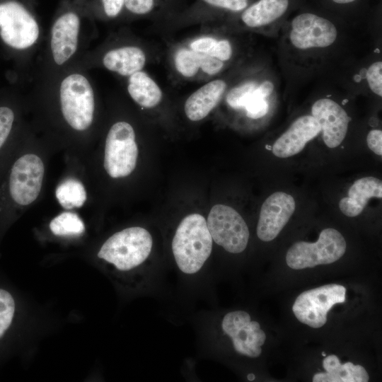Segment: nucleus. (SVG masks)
Here are the masks:
<instances>
[{
    "label": "nucleus",
    "mask_w": 382,
    "mask_h": 382,
    "mask_svg": "<svg viewBox=\"0 0 382 382\" xmlns=\"http://www.w3.org/2000/svg\"><path fill=\"white\" fill-rule=\"evenodd\" d=\"M183 43L190 50L204 53L224 62L231 59L233 55V47L228 40L209 34L197 35Z\"/></svg>",
    "instance_id": "5701e85b"
},
{
    "label": "nucleus",
    "mask_w": 382,
    "mask_h": 382,
    "mask_svg": "<svg viewBox=\"0 0 382 382\" xmlns=\"http://www.w3.org/2000/svg\"><path fill=\"white\" fill-rule=\"evenodd\" d=\"M139 150L133 127L119 121L110 128L105 139L103 167L112 178H122L135 169Z\"/></svg>",
    "instance_id": "39448f33"
},
{
    "label": "nucleus",
    "mask_w": 382,
    "mask_h": 382,
    "mask_svg": "<svg viewBox=\"0 0 382 382\" xmlns=\"http://www.w3.org/2000/svg\"><path fill=\"white\" fill-rule=\"evenodd\" d=\"M80 26L79 13L71 8L61 13L54 22L50 47L53 60L57 65H62L75 54Z\"/></svg>",
    "instance_id": "4468645a"
},
{
    "label": "nucleus",
    "mask_w": 382,
    "mask_h": 382,
    "mask_svg": "<svg viewBox=\"0 0 382 382\" xmlns=\"http://www.w3.org/2000/svg\"><path fill=\"white\" fill-rule=\"evenodd\" d=\"M368 147L376 154L382 156V131L379 129L371 130L366 137Z\"/></svg>",
    "instance_id": "2f4dec72"
},
{
    "label": "nucleus",
    "mask_w": 382,
    "mask_h": 382,
    "mask_svg": "<svg viewBox=\"0 0 382 382\" xmlns=\"http://www.w3.org/2000/svg\"><path fill=\"white\" fill-rule=\"evenodd\" d=\"M59 102L62 117L72 129L81 132L90 128L94 119L95 97L86 76L73 73L64 78Z\"/></svg>",
    "instance_id": "7ed1b4c3"
},
{
    "label": "nucleus",
    "mask_w": 382,
    "mask_h": 382,
    "mask_svg": "<svg viewBox=\"0 0 382 382\" xmlns=\"http://www.w3.org/2000/svg\"><path fill=\"white\" fill-rule=\"evenodd\" d=\"M15 311L14 300L6 290L0 289V338L10 326Z\"/></svg>",
    "instance_id": "bb28decb"
},
{
    "label": "nucleus",
    "mask_w": 382,
    "mask_h": 382,
    "mask_svg": "<svg viewBox=\"0 0 382 382\" xmlns=\"http://www.w3.org/2000/svg\"><path fill=\"white\" fill-rule=\"evenodd\" d=\"M337 35V29L329 20L305 13L293 19L289 36L294 47L307 50L328 47L334 43Z\"/></svg>",
    "instance_id": "9b49d317"
},
{
    "label": "nucleus",
    "mask_w": 382,
    "mask_h": 382,
    "mask_svg": "<svg viewBox=\"0 0 382 382\" xmlns=\"http://www.w3.org/2000/svg\"><path fill=\"white\" fill-rule=\"evenodd\" d=\"M324 373L316 374L313 382H367L369 376L365 369L352 362L342 364L336 355L331 354L323 361Z\"/></svg>",
    "instance_id": "aec40b11"
},
{
    "label": "nucleus",
    "mask_w": 382,
    "mask_h": 382,
    "mask_svg": "<svg viewBox=\"0 0 382 382\" xmlns=\"http://www.w3.org/2000/svg\"><path fill=\"white\" fill-rule=\"evenodd\" d=\"M105 15L110 18L117 17L125 9V0H99Z\"/></svg>",
    "instance_id": "7c9ffc66"
},
{
    "label": "nucleus",
    "mask_w": 382,
    "mask_h": 382,
    "mask_svg": "<svg viewBox=\"0 0 382 382\" xmlns=\"http://www.w3.org/2000/svg\"><path fill=\"white\" fill-rule=\"evenodd\" d=\"M45 168L43 160L35 153H25L15 160L6 185V194L12 205L25 207L38 198L43 185Z\"/></svg>",
    "instance_id": "20e7f679"
},
{
    "label": "nucleus",
    "mask_w": 382,
    "mask_h": 382,
    "mask_svg": "<svg viewBox=\"0 0 382 382\" xmlns=\"http://www.w3.org/2000/svg\"><path fill=\"white\" fill-rule=\"evenodd\" d=\"M311 113L320 125L325 145L329 148L340 146L345 138L350 120L346 111L334 100L321 98L313 103Z\"/></svg>",
    "instance_id": "2eb2a0df"
},
{
    "label": "nucleus",
    "mask_w": 382,
    "mask_h": 382,
    "mask_svg": "<svg viewBox=\"0 0 382 382\" xmlns=\"http://www.w3.org/2000/svg\"><path fill=\"white\" fill-rule=\"evenodd\" d=\"M382 197V182L374 177L357 180L348 190V196L339 202L340 211L345 216L354 217L364 210L369 199Z\"/></svg>",
    "instance_id": "a211bd4d"
},
{
    "label": "nucleus",
    "mask_w": 382,
    "mask_h": 382,
    "mask_svg": "<svg viewBox=\"0 0 382 382\" xmlns=\"http://www.w3.org/2000/svg\"><path fill=\"white\" fill-rule=\"evenodd\" d=\"M127 91L132 99L144 108H155L163 98L161 87L150 75L142 70L128 77Z\"/></svg>",
    "instance_id": "412c9836"
},
{
    "label": "nucleus",
    "mask_w": 382,
    "mask_h": 382,
    "mask_svg": "<svg viewBox=\"0 0 382 382\" xmlns=\"http://www.w3.org/2000/svg\"><path fill=\"white\" fill-rule=\"evenodd\" d=\"M346 242L336 229H323L315 243L299 241L294 243L286 255L287 265L294 270L314 267L338 260L345 253Z\"/></svg>",
    "instance_id": "0eeeda50"
},
{
    "label": "nucleus",
    "mask_w": 382,
    "mask_h": 382,
    "mask_svg": "<svg viewBox=\"0 0 382 382\" xmlns=\"http://www.w3.org/2000/svg\"><path fill=\"white\" fill-rule=\"evenodd\" d=\"M322 355H323V356H324V357H325V356H326V354H325V352H322Z\"/></svg>",
    "instance_id": "f704fd0d"
},
{
    "label": "nucleus",
    "mask_w": 382,
    "mask_h": 382,
    "mask_svg": "<svg viewBox=\"0 0 382 382\" xmlns=\"http://www.w3.org/2000/svg\"><path fill=\"white\" fill-rule=\"evenodd\" d=\"M296 207L294 197L275 192L263 202L257 226V237L268 242L274 239L289 221Z\"/></svg>",
    "instance_id": "f8f14e48"
},
{
    "label": "nucleus",
    "mask_w": 382,
    "mask_h": 382,
    "mask_svg": "<svg viewBox=\"0 0 382 382\" xmlns=\"http://www.w3.org/2000/svg\"><path fill=\"white\" fill-rule=\"evenodd\" d=\"M224 334L231 340L234 350L248 357H257L262 353L266 335L258 322L252 320L245 311H230L224 315L221 322Z\"/></svg>",
    "instance_id": "9d476101"
},
{
    "label": "nucleus",
    "mask_w": 382,
    "mask_h": 382,
    "mask_svg": "<svg viewBox=\"0 0 382 382\" xmlns=\"http://www.w3.org/2000/svg\"><path fill=\"white\" fill-rule=\"evenodd\" d=\"M335 3H337V4H348V3H351L355 0H332Z\"/></svg>",
    "instance_id": "473e14b6"
},
{
    "label": "nucleus",
    "mask_w": 382,
    "mask_h": 382,
    "mask_svg": "<svg viewBox=\"0 0 382 382\" xmlns=\"http://www.w3.org/2000/svg\"><path fill=\"white\" fill-rule=\"evenodd\" d=\"M255 378V375L253 374H249L248 375V379L250 380V381L254 380Z\"/></svg>",
    "instance_id": "72a5a7b5"
},
{
    "label": "nucleus",
    "mask_w": 382,
    "mask_h": 382,
    "mask_svg": "<svg viewBox=\"0 0 382 382\" xmlns=\"http://www.w3.org/2000/svg\"><path fill=\"white\" fill-rule=\"evenodd\" d=\"M50 228L56 236H78L84 232L85 225L76 214L66 212L50 221Z\"/></svg>",
    "instance_id": "393cba45"
},
{
    "label": "nucleus",
    "mask_w": 382,
    "mask_h": 382,
    "mask_svg": "<svg viewBox=\"0 0 382 382\" xmlns=\"http://www.w3.org/2000/svg\"><path fill=\"white\" fill-rule=\"evenodd\" d=\"M152 248L150 232L141 226H132L110 236L102 245L98 257L120 272H131L146 263Z\"/></svg>",
    "instance_id": "f03ea898"
},
{
    "label": "nucleus",
    "mask_w": 382,
    "mask_h": 382,
    "mask_svg": "<svg viewBox=\"0 0 382 382\" xmlns=\"http://www.w3.org/2000/svg\"><path fill=\"white\" fill-rule=\"evenodd\" d=\"M146 63L145 52L134 45L110 50L103 57V64L108 70L127 77L141 71Z\"/></svg>",
    "instance_id": "6ab92c4d"
},
{
    "label": "nucleus",
    "mask_w": 382,
    "mask_h": 382,
    "mask_svg": "<svg viewBox=\"0 0 382 382\" xmlns=\"http://www.w3.org/2000/svg\"><path fill=\"white\" fill-rule=\"evenodd\" d=\"M207 224L213 242L230 253H241L249 241L248 227L233 208L216 204L210 210Z\"/></svg>",
    "instance_id": "6e6552de"
},
{
    "label": "nucleus",
    "mask_w": 382,
    "mask_h": 382,
    "mask_svg": "<svg viewBox=\"0 0 382 382\" xmlns=\"http://www.w3.org/2000/svg\"><path fill=\"white\" fill-rule=\"evenodd\" d=\"M171 246L178 270L190 277L199 274L209 258L213 246L205 218L199 214L186 216L175 230Z\"/></svg>",
    "instance_id": "f257e3e1"
},
{
    "label": "nucleus",
    "mask_w": 382,
    "mask_h": 382,
    "mask_svg": "<svg viewBox=\"0 0 382 382\" xmlns=\"http://www.w3.org/2000/svg\"><path fill=\"white\" fill-rule=\"evenodd\" d=\"M288 6L289 0H260L243 10L241 20L248 27H261L281 17Z\"/></svg>",
    "instance_id": "4be33fe9"
},
{
    "label": "nucleus",
    "mask_w": 382,
    "mask_h": 382,
    "mask_svg": "<svg viewBox=\"0 0 382 382\" xmlns=\"http://www.w3.org/2000/svg\"><path fill=\"white\" fill-rule=\"evenodd\" d=\"M171 63L178 76L185 80H207L219 74L226 62L194 51L183 43L177 45L171 54Z\"/></svg>",
    "instance_id": "ddd939ff"
},
{
    "label": "nucleus",
    "mask_w": 382,
    "mask_h": 382,
    "mask_svg": "<svg viewBox=\"0 0 382 382\" xmlns=\"http://www.w3.org/2000/svg\"><path fill=\"white\" fill-rule=\"evenodd\" d=\"M161 0H125V9L135 16H145L151 13Z\"/></svg>",
    "instance_id": "cd10ccee"
},
{
    "label": "nucleus",
    "mask_w": 382,
    "mask_h": 382,
    "mask_svg": "<svg viewBox=\"0 0 382 382\" xmlns=\"http://www.w3.org/2000/svg\"><path fill=\"white\" fill-rule=\"evenodd\" d=\"M55 197L62 207L71 209L83 206L87 199V192L81 181L67 178L57 187Z\"/></svg>",
    "instance_id": "b1692460"
},
{
    "label": "nucleus",
    "mask_w": 382,
    "mask_h": 382,
    "mask_svg": "<svg viewBox=\"0 0 382 382\" xmlns=\"http://www.w3.org/2000/svg\"><path fill=\"white\" fill-rule=\"evenodd\" d=\"M227 84L223 79L209 81L192 93L187 98L184 110L187 117L192 122L207 117L224 97Z\"/></svg>",
    "instance_id": "f3484780"
},
{
    "label": "nucleus",
    "mask_w": 382,
    "mask_h": 382,
    "mask_svg": "<svg viewBox=\"0 0 382 382\" xmlns=\"http://www.w3.org/2000/svg\"><path fill=\"white\" fill-rule=\"evenodd\" d=\"M366 79L369 88L376 95L382 96V62L372 64L366 72Z\"/></svg>",
    "instance_id": "c85d7f7f"
},
{
    "label": "nucleus",
    "mask_w": 382,
    "mask_h": 382,
    "mask_svg": "<svg viewBox=\"0 0 382 382\" xmlns=\"http://www.w3.org/2000/svg\"><path fill=\"white\" fill-rule=\"evenodd\" d=\"M346 289L337 284H330L307 290L298 296L292 311L302 323L313 328L323 326L327 314L337 303H344Z\"/></svg>",
    "instance_id": "1a4fd4ad"
},
{
    "label": "nucleus",
    "mask_w": 382,
    "mask_h": 382,
    "mask_svg": "<svg viewBox=\"0 0 382 382\" xmlns=\"http://www.w3.org/2000/svg\"><path fill=\"white\" fill-rule=\"evenodd\" d=\"M15 120V110L9 104H0V151L11 136Z\"/></svg>",
    "instance_id": "a878e982"
},
{
    "label": "nucleus",
    "mask_w": 382,
    "mask_h": 382,
    "mask_svg": "<svg viewBox=\"0 0 382 382\" xmlns=\"http://www.w3.org/2000/svg\"><path fill=\"white\" fill-rule=\"evenodd\" d=\"M321 131L312 115L298 117L273 144L272 154L279 158H288L300 153L307 142Z\"/></svg>",
    "instance_id": "dca6fc26"
},
{
    "label": "nucleus",
    "mask_w": 382,
    "mask_h": 382,
    "mask_svg": "<svg viewBox=\"0 0 382 382\" xmlns=\"http://www.w3.org/2000/svg\"><path fill=\"white\" fill-rule=\"evenodd\" d=\"M39 35V25L25 3L0 0V39L4 45L23 50L32 47Z\"/></svg>",
    "instance_id": "423d86ee"
},
{
    "label": "nucleus",
    "mask_w": 382,
    "mask_h": 382,
    "mask_svg": "<svg viewBox=\"0 0 382 382\" xmlns=\"http://www.w3.org/2000/svg\"><path fill=\"white\" fill-rule=\"evenodd\" d=\"M202 1L214 8L233 12L243 11L248 4V0H202Z\"/></svg>",
    "instance_id": "c756f323"
}]
</instances>
